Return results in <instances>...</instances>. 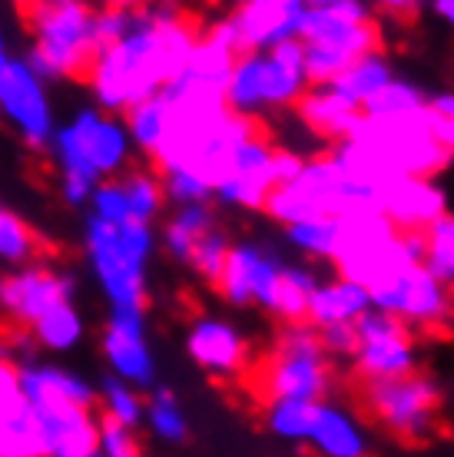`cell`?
<instances>
[{
    "label": "cell",
    "instance_id": "obj_33",
    "mask_svg": "<svg viewBox=\"0 0 454 457\" xmlns=\"http://www.w3.org/2000/svg\"><path fill=\"white\" fill-rule=\"evenodd\" d=\"M421 265L454 292V212H444L421 232Z\"/></svg>",
    "mask_w": 454,
    "mask_h": 457
},
{
    "label": "cell",
    "instance_id": "obj_35",
    "mask_svg": "<svg viewBox=\"0 0 454 457\" xmlns=\"http://www.w3.org/2000/svg\"><path fill=\"white\" fill-rule=\"evenodd\" d=\"M282 236H285V245H292L298 255L332 265L335 242H339V219H306V222H292V226L282 228Z\"/></svg>",
    "mask_w": 454,
    "mask_h": 457
},
{
    "label": "cell",
    "instance_id": "obj_31",
    "mask_svg": "<svg viewBox=\"0 0 454 457\" xmlns=\"http://www.w3.org/2000/svg\"><path fill=\"white\" fill-rule=\"evenodd\" d=\"M120 186L126 193V206H130V219L133 222H143V226H153L163 209H166V193H163V183H159V172L153 170H126L116 176Z\"/></svg>",
    "mask_w": 454,
    "mask_h": 457
},
{
    "label": "cell",
    "instance_id": "obj_23",
    "mask_svg": "<svg viewBox=\"0 0 454 457\" xmlns=\"http://www.w3.org/2000/svg\"><path fill=\"white\" fill-rule=\"evenodd\" d=\"M296 116L312 137L332 146V143L345 139L358 126L362 110L345 104L332 87H308L302 93V100L296 104Z\"/></svg>",
    "mask_w": 454,
    "mask_h": 457
},
{
    "label": "cell",
    "instance_id": "obj_20",
    "mask_svg": "<svg viewBox=\"0 0 454 457\" xmlns=\"http://www.w3.org/2000/svg\"><path fill=\"white\" fill-rule=\"evenodd\" d=\"M302 17L306 4L296 0H242L226 23L232 27L239 50H269L285 40H298Z\"/></svg>",
    "mask_w": 454,
    "mask_h": 457
},
{
    "label": "cell",
    "instance_id": "obj_30",
    "mask_svg": "<svg viewBox=\"0 0 454 457\" xmlns=\"http://www.w3.org/2000/svg\"><path fill=\"white\" fill-rule=\"evenodd\" d=\"M97 408H100V421H114L120 428H133L137 431L139 424H143L147 398H143V391L120 381V378L103 375L100 388H97Z\"/></svg>",
    "mask_w": 454,
    "mask_h": 457
},
{
    "label": "cell",
    "instance_id": "obj_32",
    "mask_svg": "<svg viewBox=\"0 0 454 457\" xmlns=\"http://www.w3.org/2000/svg\"><path fill=\"white\" fill-rule=\"evenodd\" d=\"M27 332L34 335L37 348H44V352H70L83 338V315L77 312L73 302H67V305H57L54 312H46L44 319L34 321Z\"/></svg>",
    "mask_w": 454,
    "mask_h": 457
},
{
    "label": "cell",
    "instance_id": "obj_24",
    "mask_svg": "<svg viewBox=\"0 0 454 457\" xmlns=\"http://www.w3.org/2000/svg\"><path fill=\"white\" fill-rule=\"evenodd\" d=\"M368 309H372L368 288L355 286V282L341 278V275H332V278L318 282L306 321L315 325V328H325V325H355Z\"/></svg>",
    "mask_w": 454,
    "mask_h": 457
},
{
    "label": "cell",
    "instance_id": "obj_50",
    "mask_svg": "<svg viewBox=\"0 0 454 457\" xmlns=\"http://www.w3.org/2000/svg\"><path fill=\"white\" fill-rule=\"evenodd\" d=\"M296 4H306V0H296Z\"/></svg>",
    "mask_w": 454,
    "mask_h": 457
},
{
    "label": "cell",
    "instance_id": "obj_47",
    "mask_svg": "<svg viewBox=\"0 0 454 457\" xmlns=\"http://www.w3.org/2000/svg\"><path fill=\"white\" fill-rule=\"evenodd\" d=\"M106 4H110V7H130V11H133V7H147L153 0H106Z\"/></svg>",
    "mask_w": 454,
    "mask_h": 457
},
{
    "label": "cell",
    "instance_id": "obj_12",
    "mask_svg": "<svg viewBox=\"0 0 454 457\" xmlns=\"http://www.w3.org/2000/svg\"><path fill=\"white\" fill-rule=\"evenodd\" d=\"M0 116L13 133L34 149H46L54 139V104L46 83L37 77L27 60H11L0 73Z\"/></svg>",
    "mask_w": 454,
    "mask_h": 457
},
{
    "label": "cell",
    "instance_id": "obj_28",
    "mask_svg": "<svg viewBox=\"0 0 454 457\" xmlns=\"http://www.w3.org/2000/svg\"><path fill=\"white\" fill-rule=\"evenodd\" d=\"M143 424L149 428V435L163 441V445H186L189 441V418L182 401L172 395L170 388H149L147 408H143Z\"/></svg>",
    "mask_w": 454,
    "mask_h": 457
},
{
    "label": "cell",
    "instance_id": "obj_22",
    "mask_svg": "<svg viewBox=\"0 0 454 457\" xmlns=\"http://www.w3.org/2000/svg\"><path fill=\"white\" fill-rule=\"evenodd\" d=\"M0 457H46L30 404L23 398L17 365L0 354Z\"/></svg>",
    "mask_w": 454,
    "mask_h": 457
},
{
    "label": "cell",
    "instance_id": "obj_16",
    "mask_svg": "<svg viewBox=\"0 0 454 457\" xmlns=\"http://www.w3.org/2000/svg\"><path fill=\"white\" fill-rule=\"evenodd\" d=\"M282 265V255L273 245H265V242H232L226 265H223V275L216 282V292L226 298L232 309H252L256 305V309L265 312Z\"/></svg>",
    "mask_w": 454,
    "mask_h": 457
},
{
    "label": "cell",
    "instance_id": "obj_15",
    "mask_svg": "<svg viewBox=\"0 0 454 457\" xmlns=\"http://www.w3.org/2000/svg\"><path fill=\"white\" fill-rule=\"evenodd\" d=\"M77 292V278L70 272H60L54 265H21L11 275H4V288H0V309L7 312V319L21 328H30L40 321L46 312L57 305L73 302Z\"/></svg>",
    "mask_w": 454,
    "mask_h": 457
},
{
    "label": "cell",
    "instance_id": "obj_3",
    "mask_svg": "<svg viewBox=\"0 0 454 457\" xmlns=\"http://www.w3.org/2000/svg\"><path fill=\"white\" fill-rule=\"evenodd\" d=\"M306 90V46L302 40H285L269 50L239 54L226 80V106L259 123V116L296 110Z\"/></svg>",
    "mask_w": 454,
    "mask_h": 457
},
{
    "label": "cell",
    "instance_id": "obj_11",
    "mask_svg": "<svg viewBox=\"0 0 454 457\" xmlns=\"http://www.w3.org/2000/svg\"><path fill=\"white\" fill-rule=\"evenodd\" d=\"M352 368L362 381H385L418 371V345L405 321L368 309L355 321Z\"/></svg>",
    "mask_w": 454,
    "mask_h": 457
},
{
    "label": "cell",
    "instance_id": "obj_34",
    "mask_svg": "<svg viewBox=\"0 0 454 457\" xmlns=\"http://www.w3.org/2000/svg\"><path fill=\"white\" fill-rule=\"evenodd\" d=\"M44 255V242L13 209L0 203V262L21 269Z\"/></svg>",
    "mask_w": 454,
    "mask_h": 457
},
{
    "label": "cell",
    "instance_id": "obj_42",
    "mask_svg": "<svg viewBox=\"0 0 454 457\" xmlns=\"http://www.w3.org/2000/svg\"><path fill=\"white\" fill-rule=\"evenodd\" d=\"M318 342L329 358H352L355 325H325V328H318Z\"/></svg>",
    "mask_w": 454,
    "mask_h": 457
},
{
    "label": "cell",
    "instance_id": "obj_7",
    "mask_svg": "<svg viewBox=\"0 0 454 457\" xmlns=\"http://www.w3.org/2000/svg\"><path fill=\"white\" fill-rule=\"evenodd\" d=\"M256 391L262 401H322L332 391V358L322 352L318 328L308 321L282 325L273 352L256 371Z\"/></svg>",
    "mask_w": 454,
    "mask_h": 457
},
{
    "label": "cell",
    "instance_id": "obj_45",
    "mask_svg": "<svg viewBox=\"0 0 454 457\" xmlns=\"http://www.w3.org/2000/svg\"><path fill=\"white\" fill-rule=\"evenodd\" d=\"M428 11L454 30V0H432V4H428Z\"/></svg>",
    "mask_w": 454,
    "mask_h": 457
},
{
    "label": "cell",
    "instance_id": "obj_26",
    "mask_svg": "<svg viewBox=\"0 0 454 457\" xmlns=\"http://www.w3.org/2000/svg\"><path fill=\"white\" fill-rule=\"evenodd\" d=\"M216 226H219V219H216L213 203L176 206V212L166 219V226H163V232H159V245H163V252L170 255L172 262L186 265L196 249V242L203 239L206 232H213Z\"/></svg>",
    "mask_w": 454,
    "mask_h": 457
},
{
    "label": "cell",
    "instance_id": "obj_17",
    "mask_svg": "<svg viewBox=\"0 0 454 457\" xmlns=\"http://www.w3.org/2000/svg\"><path fill=\"white\" fill-rule=\"evenodd\" d=\"M103 358L110 375L139 391L156 388V354L149 348L147 312L143 309H110V321L103 328Z\"/></svg>",
    "mask_w": 454,
    "mask_h": 457
},
{
    "label": "cell",
    "instance_id": "obj_46",
    "mask_svg": "<svg viewBox=\"0 0 454 457\" xmlns=\"http://www.w3.org/2000/svg\"><path fill=\"white\" fill-rule=\"evenodd\" d=\"M11 50H7V37H4V30H0V73H4V67L11 63Z\"/></svg>",
    "mask_w": 454,
    "mask_h": 457
},
{
    "label": "cell",
    "instance_id": "obj_43",
    "mask_svg": "<svg viewBox=\"0 0 454 457\" xmlns=\"http://www.w3.org/2000/svg\"><path fill=\"white\" fill-rule=\"evenodd\" d=\"M428 4L432 0H372V11H378L382 17H395V21H411L428 11Z\"/></svg>",
    "mask_w": 454,
    "mask_h": 457
},
{
    "label": "cell",
    "instance_id": "obj_41",
    "mask_svg": "<svg viewBox=\"0 0 454 457\" xmlns=\"http://www.w3.org/2000/svg\"><path fill=\"white\" fill-rule=\"evenodd\" d=\"M100 457H147L143 445L133 428H120L114 421H100V445H97Z\"/></svg>",
    "mask_w": 454,
    "mask_h": 457
},
{
    "label": "cell",
    "instance_id": "obj_14",
    "mask_svg": "<svg viewBox=\"0 0 454 457\" xmlns=\"http://www.w3.org/2000/svg\"><path fill=\"white\" fill-rule=\"evenodd\" d=\"M46 457H93L100 445V414L54 395H27Z\"/></svg>",
    "mask_w": 454,
    "mask_h": 457
},
{
    "label": "cell",
    "instance_id": "obj_18",
    "mask_svg": "<svg viewBox=\"0 0 454 457\" xmlns=\"http://www.w3.org/2000/svg\"><path fill=\"white\" fill-rule=\"evenodd\" d=\"M186 352L203 368L206 375L219 381H236L249 371L252 348L246 332L236 321L219 319V315H199L186 332Z\"/></svg>",
    "mask_w": 454,
    "mask_h": 457
},
{
    "label": "cell",
    "instance_id": "obj_39",
    "mask_svg": "<svg viewBox=\"0 0 454 457\" xmlns=\"http://www.w3.org/2000/svg\"><path fill=\"white\" fill-rule=\"evenodd\" d=\"M425 120H428V133L438 146L454 156V90L428 93L425 100Z\"/></svg>",
    "mask_w": 454,
    "mask_h": 457
},
{
    "label": "cell",
    "instance_id": "obj_2",
    "mask_svg": "<svg viewBox=\"0 0 454 457\" xmlns=\"http://www.w3.org/2000/svg\"><path fill=\"white\" fill-rule=\"evenodd\" d=\"M50 153L60 172V195L70 206H87L97 183L116 179L130 170L133 139L126 133L123 116L106 113L100 106L80 110L54 129Z\"/></svg>",
    "mask_w": 454,
    "mask_h": 457
},
{
    "label": "cell",
    "instance_id": "obj_40",
    "mask_svg": "<svg viewBox=\"0 0 454 457\" xmlns=\"http://www.w3.org/2000/svg\"><path fill=\"white\" fill-rule=\"evenodd\" d=\"M87 206H90V216L106 222V226H126V222H133L130 219V206H126V193L120 179H106V183H97V189L90 193L87 199Z\"/></svg>",
    "mask_w": 454,
    "mask_h": 457
},
{
    "label": "cell",
    "instance_id": "obj_27",
    "mask_svg": "<svg viewBox=\"0 0 454 457\" xmlns=\"http://www.w3.org/2000/svg\"><path fill=\"white\" fill-rule=\"evenodd\" d=\"M391 80H395L391 60H388L382 50H375V54H365V57H358L355 63H349V67L341 70L332 83H325V87H332L349 106L362 110V106Z\"/></svg>",
    "mask_w": 454,
    "mask_h": 457
},
{
    "label": "cell",
    "instance_id": "obj_13",
    "mask_svg": "<svg viewBox=\"0 0 454 457\" xmlns=\"http://www.w3.org/2000/svg\"><path fill=\"white\" fill-rule=\"evenodd\" d=\"M368 295L372 309L405 321L408 328H438L454 315V292L441 286L425 265L372 288Z\"/></svg>",
    "mask_w": 454,
    "mask_h": 457
},
{
    "label": "cell",
    "instance_id": "obj_9",
    "mask_svg": "<svg viewBox=\"0 0 454 457\" xmlns=\"http://www.w3.org/2000/svg\"><path fill=\"white\" fill-rule=\"evenodd\" d=\"M362 408L385 435L415 445L438 428L441 385L421 371L385 378V381H365Z\"/></svg>",
    "mask_w": 454,
    "mask_h": 457
},
{
    "label": "cell",
    "instance_id": "obj_21",
    "mask_svg": "<svg viewBox=\"0 0 454 457\" xmlns=\"http://www.w3.org/2000/svg\"><path fill=\"white\" fill-rule=\"evenodd\" d=\"M306 447L315 457H372V435L349 404L322 398L312 414Z\"/></svg>",
    "mask_w": 454,
    "mask_h": 457
},
{
    "label": "cell",
    "instance_id": "obj_19",
    "mask_svg": "<svg viewBox=\"0 0 454 457\" xmlns=\"http://www.w3.org/2000/svg\"><path fill=\"white\" fill-rule=\"evenodd\" d=\"M375 209L398 232H425L444 212H451V199L438 179L398 176L375 189Z\"/></svg>",
    "mask_w": 454,
    "mask_h": 457
},
{
    "label": "cell",
    "instance_id": "obj_36",
    "mask_svg": "<svg viewBox=\"0 0 454 457\" xmlns=\"http://www.w3.org/2000/svg\"><path fill=\"white\" fill-rule=\"evenodd\" d=\"M123 123H126L130 139H133V146H137L139 153L153 156L163 133H166V104H163V96L156 93V96L137 104L133 110H126Z\"/></svg>",
    "mask_w": 454,
    "mask_h": 457
},
{
    "label": "cell",
    "instance_id": "obj_4",
    "mask_svg": "<svg viewBox=\"0 0 454 457\" xmlns=\"http://www.w3.org/2000/svg\"><path fill=\"white\" fill-rule=\"evenodd\" d=\"M83 249L90 272L110 309H143L147 305V272L156 252V232L143 222L106 226L87 216Z\"/></svg>",
    "mask_w": 454,
    "mask_h": 457
},
{
    "label": "cell",
    "instance_id": "obj_48",
    "mask_svg": "<svg viewBox=\"0 0 454 457\" xmlns=\"http://www.w3.org/2000/svg\"><path fill=\"white\" fill-rule=\"evenodd\" d=\"M34 4H63V0H21V7H34ZM83 4H90V0H83Z\"/></svg>",
    "mask_w": 454,
    "mask_h": 457
},
{
    "label": "cell",
    "instance_id": "obj_38",
    "mask_svg": "<svg viewBox=\"0 0 454 457\" xmlns=\"http://www.w3.org/2000/svg\"><path fill=\"white\" fill-rule=\"evenodd\" d=\"M229 249H232V239L226 236V228H213V232H206L203 239L196 242L193 255H189V269H193L203 282H209V286H216L219 275H223V265H226V255Z\"/></svg>",
    "mask_w": 454,
    "mask_h": 457
},
{
    "label": "cell",
    "instance_id": "obj_10",
    "mask_svg": "<svg viewBox=\"0 0 454 457\" xmlns=\"http://www.w3.org/2000/svg\"><path fill=\"white\" fill-rule=\"evenodd\" d=\"M306 156L289 146H275L269 137H249L232 153L226 176L213 189V203L242 212H262L275 186L289 183L302 170Z\"/></svg>",
    "mask_w": 454,
    "mask_h": 457
},
{
    "label": "cell",
    "instance_id": "obj_49",
    "mask_svg": "<svg viewBox=\"0 0 454 457\" xmlns=\"http://www.w3.org/2000/svg\"><path fill=\"white\" fill-rule=\"evenodd\" d=\"M153 4H166V7H180V0H153Z\"/></svg>",
    "mask_w": 454,
    "mask_h": 457
},
{
    "label": "cell",
    "instance_id": "obj_25",
    "mask_svg": "<svg viewBox=\"0 0 454 457\" xmlns=\"http://www.w3.org/2000/svg\"><path fill=\"white\" fill-rule=\"evenodd\" d=\"M318 272L312 265H302V262H285L279 278H275V288H273V298H269V305L265 312L279 319L282 325H296V321H306L308 319V305H312V295H315L318 288Z\"/></svg>",
    "mask_w": 454,
    "mask_h": 457
},
{
    "label": "cell",
    "instance_id": "obj_37",
    "mask_svg": "<svg viewBox=\"0 0 454 457\" xmlns=\"http://www.w3.org/2000/svg\"><path fill=\"white\" fill-rule=\"evenodd\" d=\"M428 100V93L421 90L415 80H405V77H395V80L382 87V90L362 106L365 116H408L418 113Z\"/></svg>",
    "mask_w": 454,
    "mask_h": 457
},
{
    "label": "cell",
    "instance_id": "obj_1",
    "mask_svg": "<svg viewBox=\"0 0 454 457\" xmlns=\"http://www.w3.org/2000/svg\"><path fill=\"white\" fill-rule=\"evenodd\" d=\"M196 40L199 27L180 7H137L133 27L114 46L100 50L87 73L100 110L123 116L126 110L156 96L189 63Z\"/></svg>",
    "mask_w": 454,
    "mask_h": 457
},
{
    "label": "cell",
    "instance_id": "obj_51",
    "mask_svg": "<svg viewBox=\"0 0 454 457\" xmlns=\"http://www.w3.org/2000/svg\"><path fill=\"white\" fill-rule=\"evenodd\" d=\"M93 457H100V454H93Z\"/></svg>",
    "mask_w": 454,
    "mask_h": 457
},
{
    "label": "cell",
    "instance_id": "obj_5",
    "mask_svg": "<svg viewBox=\"0 0 454 457\" xmlns=\"http://www.w3.org/2000/svg\"><path fill=\"white\" fill-rule=\"evenodd\" d=\"M23 17L30 23L34 44L27 50V63L37 77L50 87L54 80H77L90 73L97 60L93 44V21L97 11L83 0H63V4H34L23 7Z\"/></svg>",
    "mask_w": 454,
    "mask_h": 457
},
{
    "label": "cell",
    "instance_id": "obj_6",
    "mask_svg": "<svg viewBox=\"0 0 454 457\" xmlns=\"http://www.w3.org/2000/svg\"><path fill=\"white\" fill-rule=\"evenodd\" d=\"M375 189L378 186L349 179L329 153H315V156H306L302 170L289 183L275 186L262 212L282 228L306 219H339L345 212L375 209Z\"/></svg>",
    "mask_w": 454,
    "mask_h": 457
},
{
    "label": "cell",
    "instance_id": "obj_29",
    "mask_svg": "<svg viewBox=\"0 0 454 457\" xmlns=\"http://www.w3.org/2000/svg\"><path fill=\"white\" fill-rule=\"evenodd\" d=\"M315 404H312V401H289V398L262 401V424H265V431H269V435L279 437V441H285V445L306 447Z\"/></svg>",
    "mask_w": 454,
    "mask_h": 457
},
{
    "label": "cell",
    "instance_id": "obj_8",
    "mask_svg": "<svg viewBox=\"0 0 454 457\" xmlns=\"http://www.w3.org/2000/svg\"><path fill=\"white\" fill-rule=\"evenodd\" d=\"M298 40L306 46L308 87H325L349 63L382 50V30L375 21H355L349 13L325 7H306Z\"/></svg>",
    "mask_w": 454,
    "mask_h": 457
},
{
    "label": "cell",
    "instance_id": "obj_44",
    "mask_svg": "<svg viewBox=\"0 0 454 457\" xmlns=\"http://www.w3.org/2000/svg\"><path fill=\"white\" fill-rule=\"evenodd\" d=\"M306 7H325V11L349 13L355 21H375L372 0H306Z\"/></svg>",
    "mask_w": 454,
    "mask_h": 457
}]
</instances>
